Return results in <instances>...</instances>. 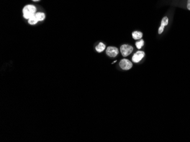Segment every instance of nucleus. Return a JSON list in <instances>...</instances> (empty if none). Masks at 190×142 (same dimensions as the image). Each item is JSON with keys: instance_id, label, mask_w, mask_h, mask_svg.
Here are the masks:
<instances>
[{"instance_id": "1", "label": "nucleus", "mask_w": 190, "mask_h": 142, "mask_svg": "<svg viewBox=\"0 0 190 142\" xmlns=\"http://www.w3.org/2000/svg\"><path fill=\"white\" fill-rule=\"evenodd\" d=\"M37 13V7L33 5H27L22 9L23 17L26 19H28L33 17Z\"/></svg>"}, {"instance_id": "2", "label": "nucleus", "mask_w": 190, "mask_h": 142, "mask_svg": "<svg viewBox=\"0 0 190 142\" xmlns=\"http://www.w3.org/2000/svg\"><path fill=\"white\" fill-rule=\"evenodd\" d=\"M133 47L129 44H124L120 47V52L122 56L126 57L131 54L133 51Z\"/></svg>"}, {"instance_id": "3", "label": "nucleus", "mask_w": 190, "mask_h": 142, "mask_svg": "<svg viewBox=\"0 0 190 142\" xmlns=\"http://www.w3.org/2000/svg\"><path fill=\"white\" fill-rule=\"evenodd\" d=\"M119 65L120 68L124 70H128L133 67L132 62L129 61V60L125 59V58L122 59L120 61L119 63Z\"/></svg>"}, {"instance_id": "4", "label": "nucleus", "mask_w": 190, "mask_h": 142, "mask_svg": "<svg viewBox=\"0 0 190 142\" xmlns=\"http://www.w3.org/2000/svg\"><path fill=\"white\" fill-rule=\"evenodd\" d=\"M119 53L118 49L115 47L110 46L107 48L106 49V54L110 57L115 58L118 56Z\"/></svg>"}, {"instance_id": "5", "label": "nucleus", "mask_w": 190, "mask_h": 142, "mask_svg": "<svg viewBox=\"0 0 190 142\" xmlns=\"http://www.w3.org/2000/svg\"><path fill=\"white\" fill-rule=\"evenodd\" d=\"M145 53L143 51L138 50L135 53L132 57V61L134 63H138L141 61L145 57Z\"/></svg>"}, {"instance_id": "6", "label": "nucleus", "mask_w": 190, "mask_h": 142, "mask_svg": "<svg viewBox=\"0 0 190 142\" xmlns=\"http://www.w3.org/2000/svg\"><path fill=\"white\" fill-rule=\"evenodd\" d=\"M169 24V18L167 16L164 17L161 20V26L158 29V34L161 35L162 34L164 31V28L166 26H167Z\"/></svg>"}, {"instance_id": "7", "label": "nucleus", "mask_w": 190, "mask_h": 142, "mask_svg": "<svg viewBox=\"0 0 190 142\" xmlns=\"http://www.w3.org/2000/svg\"><path fill=\"white\" fill-rule=\"evenodd\" d=\"M143 36V34L141 31H136L132 32V37L133 39L137 40H140L142 39Z\"/></svg>"}, {"instance_id": "8", "label": "nucleus", "mask_w": 190, "mask_h": 142, "mask_svg": "<svg viewBox=\"0 0 190 142\" xmlns=\"http://www.w3.org/2000/svg\"><path fill=\"white\" fill-rule=\"evenodd\" d=\"M105 48H106V45L104 43L100 42L96 47L95 49L98 53H102L104 50H105Z\"/></svg>"}, {"instance_id": "9", "label": "nucleus", "mask_w": 190, "mask_h": 142, "mask_svg": "<svg viewBox=\"0 0 190 142\" xmlns=\"http://www.w3.org/2000/svg\"><path fill=\"white\" fill-rule=\"evenodd\" d=\"M35 17L37 18V19H38V20L39 22L41 21H43V20H45V18H46V15H45V14L43 12H38V13H36L35 14Z\"/></svg>"}, {"instance_id": "10", "label": "nucleus", "mask_w": 190, "mask_h": 142, "mask_svg": "<svg viewBox=\"0 0 190 142\" xmlns=\"http://www.w3.org/2000/svg\"><path fill=\"white\" fill-rule=\"evenodd\" d=\"M39 21L37 19V18L35 17V15L33 17H32L31 18H30V19H28V23L31 25H36Z\"/></svg>"}, {"instance_id": "11", "label": "nucleus", "mask_w": 190, "mask_h": 142, "mask_svg": "<svg viewBox=\"0 0 190 142\" xmlns=\"http://www.w3.org/2000/svg\"><path fill=\"white\" fill-rule=\"evenodd\" d=\"M145 44V41L143 39H140V40L137 41L135 44L136 47L138 49H141L143 47Z\"/></svg>"}, {"instance_id": "12", "label": "nucleus", "mask_w": 190, "mask_h": 142, "mask_svg": "<svg viewBox=\"0 0 190 142\" xmlns=\"http://www.w3.org/2000/svg\"><path fill=\"white\" fill-rule=\"evenodd\" d=\"M186 7H187V9L190 11V0H187Z\"/></svg>"}, {"instance_id": "13", "label": "nucleus", "mask_w": 190, "mask_h": 142, "mask_svg": "<svg viewBox=\"0 0 190 142\" xmlns=\"http://www.w3.org/2000/svg\"><path fill=\"white\" fill-rule=\"evenodd\" d=\"M33 1H34V2H38V1H39L40 0H32Z\"/></svg>"}]
</instances>
